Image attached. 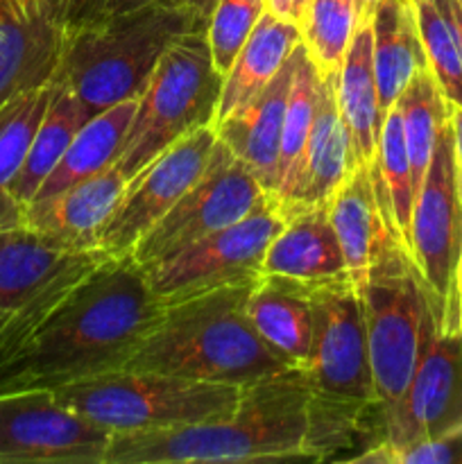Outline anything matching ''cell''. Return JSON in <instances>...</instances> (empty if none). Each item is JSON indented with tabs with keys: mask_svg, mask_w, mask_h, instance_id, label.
<instances>
[{
	"mask_svg": "<svg viewBox=\"0 0 462 464\" xmlns=\"http://www.w3.org/2000/svg\"><path fill=\"white\" fill-rule=\"evenodd\" d=\"M267 195L270 193L249 168L217 139L202 177L134 245L130 258L136 266L145 267L159 258L170 256L186 245L243 220Z\"/></svg>",
	"mask_w": 462,
	"mask_h": 464,
	"instance_id": "8fae6325",
	"label": "cell"
},
{
	"mask_svg": "<svg viewBox=\"0 0 462 464\" xmlns=\"http://www.w3.org/2000/svg\"><path fill=\"white\" fill-rule=\"evenodd\" d=\"M12 313L14 311H3V308H0V340H3V331H5V326H7V322H9V317H12Z\"/></svg>",
	"mask_w": 462,
	"mask_h": 464,
	"instance_id": "ee69618b",
	"label": "cell"
},
{
	"mask_svg": "<svg viewBox=\"0 0 462 464\" xmlns=\"http://www.w3.org/2000/svg\"><path fill=\"white\" fill-rule=\"evenodd\" d=\"M111 438L53 390L0 392V464H104Z\"/></svg>",
	"mask_w": 462,
	"mask_h": 464,
	"instance_id": "7c38bea8",
	"label": "cell"
},
{
	"mask_svg": "<svg viewBox=\"0 0 462 464\" xmlns=\"http://www.w3.org/2000/svg\"><path fill=\"white\" fill-rule=\"evenodd\" d=\"M403 121V139H406L408 159L412 170V188L415 195L424 184L426 170L433 159L435 143H438L439 130L448 121V104L435 82L430 68H424L406 91L397 100Z\"/></svg>",
	"mask_w": 462,
	"mask_h": 464,
	"instance_id": "f1b7e54d",
	"label": "cell"
},
{
	"mask_svg": "<svg viewBox=\"0 0 462 464\" xmlns=\"http://www.w3.org/2000/svg\"><path fill=\"white\" fill-rule=\"evenodd\" d=\"M408 249L430 295L439 331L457 329V266L462 258V190L451 121L439 130L424 184L417 193Z\"/></svg>",
	"mask_w": 462,
	"mask_h": 464,
	"instance_id": "ba28073f",
	"label": "cell"
},
{
	"mask_svg": "<svg viewBox=\"0 0 462 464\" xmlns=\"http://www.w3.org/2000/svg\"><path fill=\"white\" fill-rule=\"evenodd\" d=\"M428 68L448 109L462 107V32L448 0H412Z\"/></svg>",
	"mask_w": 462,
	"mask_h": 464,
	"instance_id": "4dcf8cb0",
	"label": "cell"
},
{
	"mask_svg": "<svg viewBox=\"0 0 462 464\" xmlns=\"http://www.w3.org/2000/svg\"><path fill=\"white\" fill-rule=\"evenodd\" d=\"M184 3H188L190 7H195L199 14H202V16L208 18V16H211L216 0H184Z\"/></svg>",
	"mask_w": 462,
	"mask_h": 464,
	"instance_id": "60d3db41",
	"label": "cell"
},
{
	"mask_svg": "<svg viewBox=\"0 0 462 464\" xmlns=\"http://www.w3.org/2000/svg\"><path fill=\"white\" fill-rule=\"evenodd\" d=\"M313 344L306 362L311 392L349 403H380L371 379L365 311L351 276L306 285Z\"/></svg>",
	"mask_w": 462,
	"mask_h": 464,
	"instance_id": "30bf717a",
	"label": "cell"
},
{
	"mask_svg": "<svg viewBox=\"0 0 462 464\" xmlns=\"http://www.w3.org/2000/svg\"><path fill=\"white\" fill-rule=\"evenodd\" d=\"M333 75L335 72L322 75L315 121H313L311 136L303 148L297 177L288 195L284 199H276L284 216L326 204L340 181L356 166L349 130L335 100Z\"/></svg>",
	"mask_w": 462,
	"mask_h": 464,
	"instance_id": "e0dca14e",
	"label": "cell"
},
{
	"mask_svg": "<svg viewBox=\"0 0 462 464\" xmlns=\"http://www.w3.org/2000/svg\"><path fill=\"white\" fill-rule=\"evenodd\" d=\"M379 3H380V0H356L358 14H361V23L362 21H371V16H374Z\"/></svg>",
	"mask_w": 462,
	"mask_h": 464,
	"instance_id": "ab89813d",
	"label": "cell"
},
{
	"mask_svg": "<svg viewBox=\"0 0 462 464\" xmlns=\"http://www.w3.org/2000/svg\"><path fill=\"white\" fill-rule=\"evenodd\" d=\"M333 89L351 139L353 161H374L385 116L380 109L374 57H371V21H362L358 25L342 66L333 75Z\"/></svg>",
	"mask_w": 462,
	"mask_h": 464,
	"instance_id": "7402d4cb",
	"label": "cell"
},
{
	"mask_svg": "<svg viewBox=\"0 0 462 464\" xmlns=\"http://www.w3.org/2000/svg\"><path fill=\"white\" fill-rule=\"evenodd\" d=\"M216 143V127H202L172 143L148 168H143L127 184L116 211L100 231L98 249L109 256H130L134 245L202 177Z\"/></svg>",
	"mask_w": 462,
	"mask_h": 464,
	"instance_id": "4fadbf2b",
	"label": "cell"
},
{
	"mask_svg": "<svg viewBox=\"0 0 462 464\" xmlns=\"http://www.w3.org/2000/svg\"><path fill=\"white\" fill-rule=\"evenodd\" d=\"M394 464H462V424L439 438L401 449Z\"/></svg>",
	"mask_w": 462,
	"mask_h": 464,
	"instance_id": "e575fe53",
	"label": "cell"
},
{
	"mask_svg": "<svg viewBox=\"0 0 462 464\" xmlns=\"http://www.w3.org/2000/svg\"><path fill=\"white\" fill-rule=\"evenodd\" d=\"M294 75L290 86L288 107L284 118V134H281L279 150V175H276L274 199H284L288 190L293 188L294 177H297L299 163H302L303 148L311 136L313 121H315L317 93H320L322 75L313 62L308 59L306 48L302 44L294 50Z\"/></svg>",
	"mask_w": 462,
	"mask_h": 464,
	"instance_id": "f546056e",
	"label": "cell"
},
{
	"mask_svg": "<svg viewBox=\"0 0 462 464\" xmlns=\"http://www.w3.org/2000/svg\"><path fill=\"white\" fill-rule=\"evenodd\" d=\"M68 32L53 12L0 0V107L25 91L53 84Z\"/></svg>",
	"mask_w": 462,
	"mask_h": 464,
	"instance_id": "2e32d148",
	"label": "cell"
},
{
	"mask_svg": "<svg viewBox=\"0 0 462 464\" xmlns=\"http://www.w3.org/2000/svg\"><path fill=\"white\" fill-rule=\"evenodd\" d=\"M371 57L383 116L428 68L412 0H380L371 16Z\"/></svg>",
	"mask_w": 462,
	"mask_h": 464,
	"instance_id": "d4e9b609",
	"label": "cell"
},
{
	"mask_svg": "<svg viewBox=\"0 0 462 464\" xmlns=\"http://www.w3.org/2000/svg\"><path fill=\"white\" fill-rule=\"evenodd\" d=\"M462 424V331H430L401 397L383 408L385 442L397 451Z\"/></svg>",
	"mask_w": 462,
	"mask_h": 464,
	"instance_id": "5bb4252c",
	"label": "cell"
},
{
	"mask_svg": "<svg viewBox=\"0 0 462 464\" xmlns=\"http://www.w3.org/2000/svg\"><path fill=\"white\" fill-rule=\"evenodd\" d=\"M457 3H460V5H462V0H457Z\"/></svg>",
	"mask_w": 462,
	"mask_h": 464,
	"instance_id": "7dc6e473",
	"label": "cell"
},
{
	"mask_svg": "<svg viewBox=\"0 0 462 464\" xmlns=\"http://www.w3.org/2000/svg\"><path fill=\"white\" fill-rule=\"evenodd\" d=\"M448 5H451V12H453V18H456L457 27H460L462 32V5L457 3V0H448Z\"/></svg>",
	"mask_w": 462,
	"mask_h": 464,
	"instance_id": "7bdbcfd3",
	"label": "cell"
},
{
	"mask_svg": "<svg viewBox=\"0 0 462 464\" xmlns=\"http://www.w3.org/2000/svg\"><path fill=\"white\" fill-rule=\"evenodd\" d=\"M208 18L184 0H154L120 14H104L68 32L54 82L71 89L91 116L140 98L168 45Z\"/></svg>",
	"mask_w": 462,
	"mask_h": 464,
	"instance_id": "277c9868",
	"label": "cell"
},
{
	"mask_svg": "<svg viewBox=\"0 0 462 464\" xmlns=\"http://www.w3.org/2000/svg\"><path fill=\"white\" fill-rule=\"evenodd\" d=\"M53 91L54 82L25 91L0 107V227L23 222V207L14 199L12 184L25 161Z\"/></svg>",
	"mask_w": 462,
	"mask_h": 464,
	"instance_id": "83f0119b",
	"label": "cell"
},
{
	"mask_svg": "<svg viewBox=\"0 0 462 464\" xmlns=\"http://www.w3.org/2000/svg\"><path fill=\"white\" fill-rule=\"evenodd\" d=\"M207 27L172 41L149 75L113 163L127 184L172 143L216 122L225 77L213 66Z\"/></svg>",
	"mask_w": 462,
	"mask_h": 464,
	"instance_id": "5b68a950",
	"label": "cell"
},
{
	"mask_svg": "<svg viewBox=\"0 0 462 464\" xmlns=\"http://www.w3.org/2000/svg\"><path fill=\"white\" fill-rule=\"evenodd\" d=\"M21 5L25 9H30V12H41V9H48V12H53L48 0H21Z\"/></svg>",
	"mask_w": 462,
	"mask_h": 464,
	"instance_id": "b9f144b4",
	"label": "cell"
},
{
	"mask_svg": "<svg viewBox=\"0 0 462 464\" xmlns=\"http://www.w3.org/2000/svg\"><path fill=\"white\" fill-rule=\"evenodd\" d=\"M299 44H302V30L297 23L284 21L272 12L263 14L222 80L216 122L225 121L249 100L256 98L274 80Z\"/></svg>",
	"mask_w": 462,
	"mask_h": 464,
	"instance_id": "cb8c5ba5",
	"label": "cell"
},
{
	"mask_svg": "<svg viewBox=\"0 0 462 464\" xmlns=\"http://www.w3.org/2000/svg\"><path fill=\"white\" fill-rule=\"evenodd\" d=\"M358 25L356 0H308L299 30L302 45L320 75L338 72Z\"/></svg>",
	"mask_w": 462,
	"mask_h": 464,
	"instance_id": "1f68e13d",
	"label": "cell"
},
{
	"mask_svg": "<svg viewBox=\"0 0 462 464\" xmlns=\"http://www.w3.org/2000/svg\"><path fill=\"white\" fill-rule=\"evenodd\" d=\"M252 285H225L163 304L161 317L122 370L245 388L294 367L249 322L245 302Z\"/></svg>",
	"mask_w": 462,
	"mask_h": 464,
	"instance_id": "3957f363",
	"label": "cell"
},
{
	"mask_svg": "<svg viewBox=\"0 0 462 464\" xmlns=\"http://www.w3.org/2000/svg\"><path fill=\"white\" fill-rule=\"evenodd\" d=\"M48 3H50V0H48ZM50 9H53V7H50Z\"/></svg>",
	"mask_w": 462,
	"mask_h": 464,
	"instance_id": "c3c4849f",
	"label": "cell"
},
{
	"mask_svg": "<svg viewBox=\"0 0 462 464\" xmlns=\"http://www.w3.org/2000/svg\"><path fill=\"white\" fill-rule=\"evenodd\" d=\"M365 311L371 379L380 406L403 394L417 370L435 315L406 243L392 245L358 284Z\"/></svg>",
	"mask_w": 462,
	"mask_h": 464,
	"instance_id": "52a82bcc",
	"label": "cell"
},
{
	"mask_svg": "<svg viewBox=\"0 0 462 464\" xmlns=\"http://www.w3.org/2000/svg\"><path fill=\"white\" fill-rule=\"evenodd\" d=\"M265 12L267 0H216L207 32L213 66L222 77L226 75L245 39Z\"/></svg>",
	"mask_w": 462,
	"mask_h": 464,
	"instance_id": "836d02e7",
	"label": "cell"
},
{
	"mask_svg": "<svg viewBox=\"0 0 462 464\" xmlns=\"http://www.w3.org/2000/svg\"><path fill=\"white\" fill-rule=\"evenodd\" d=\"M148 3H154V0H107L102 16L104 14L130 12V9H136V7H140V5H148Z\"/></svg>",
	"mask_w": 462,
	"mask_h": 464,
	"instance_id": "f35d334b",
	"label": "cell"
},
{
	"mask_svg": "<svg viewBox=\"0 0 462 464\" xmlns=\"http://www.w3.org/2000/svg\"><path fill=\"white\" fill-rule=\"evenodd\" d=\"M57 401L116 433H149L211 420H229L238 385L207 383L154 372H111L53 390Z\"/></svg>",
	"mask_w": 462,
	"mask_h": 464,
	"instance_id": "8992f818",
	"label": "cell"
},
{
	"mask_svg": "<svg viewBox=\"0 0 462 464\" xmlns=\"http://www.w3.org/2000/svg\"><path fill=\"white\" fill-rule=\"evenodd\" d=\"M261 275L281 276L302 285L349 276L326 204L285 216V225L272 238L263 258Z\"/></svg>",
	"mask_w": 462,
	"mask_h": 464,
	"instance_id": "ffe728a7",
	"label": "cell"
},
{
	"mask_svg": "<svg viewBox=\"0 0 462 464\" xmlns=\"http://www.w3.org/2000/svg\"><path fill=\"white\" fill-rule=\"evenodd\" d=\"M136 104H139V98L122 100V102L91 116L77 131L72 143L63 152L62 161L50 172L34 199L62 193V190L111 168L120 154L122 140H125L127 130L131 125Z\"/></svg>",
	"mask_w": 462,
	"mask_h": 464,
	"instance_id": "484cf974",
	"label": "cell"
},
{
	"mask_svg": "<svg viewBox=\"0 0 462 464\" xmlns=\"http://www.w3.org/2000/svg\"><path fill=\"white\" fill-rule=\"evenodd\" d=\"M311 381L303 367L240 388L238 411L149 433H116L104 464H247L303 460Z\"/></svg>",
	"mask_w": 462,
	"mask_h": 464,
	"instance_id": "7a4b0ae2",
	"label": "cell"
},
{
	"mask_svg": "<svg viewBox=\"0 0 462 464\" xmlns=\"http://www.w3.org/2000/svg\"><path fill=\"white\" fill-rule=\"evenodd\" d=\"M331 227L338 236L347 272L361 284L370 267L392 245L406 243L394 222L392 199L380 177L379 163H356L326 199Z\"/></svg>",
	"mask_w": 462,
	"mask_h": 464,
	"instance_id": "9a60e30c",
	"label": "cell"
},
{
	"mask_svg": "<svg viewBox=\"0 0 462 464\" xmlns=\"http://www.w3.org/2000/svg\"><path fill=\"white\" fill-rule=\"evenodd\" d=\"M376 163H379L380 177H383L390 199H392L394 222H397L399 231H401L403 240H406L408 245V238H410L412 208H415L417 195L415 188H412L410 159H408L406 139H403V121L397 104H394L383 118Z\"/></svg>",
	"mask_w": 462,
	"mask_h": 464,
	"instance_id": "d6a6232c",
	"label": "cell"
},
{
	"mask_svg": "<svg viewBox=\"0 0 462 464\" xmlns=\"http://www.w3.org/2000/svg\"><path fill=\"white\" fill-rule=\"evenodd\" d=\"M95 249H71L43 231L18 222L0 227V308L16 311Z\"/></svg>",
	"mask_w": 462,
	"mask_h": 464,
	"instance_id": "44dd1931",
	"label": "cell"
},
{
	"mask_svg": "<svg viewBox=\"0 0 462 464\" xmlns=\"http://www.w3.org/2000/svg\"><path fill=\"white\" fill-rule=\"evenodd\" d=\"M104 5L107 0H50L54 18L66 27V32L77 30L102 16Z\"/></svg>",
	"mask_w": 462,
	"mask_h": 464,
	"instance_id": "d590c367",
	"label": "cell"
},
{
	"mask_svg": "<svg viewBox=\"0 0 462 464\" xmlns=\"http://www.w3.org/2000/svg\"><path fill=\"white\" fill-rule=\"evenodd\" d=\"M448 121H451V130H453V152H456L457 181H460V190H462V107L451 109V111H448Z\"/></svg>",
	"mask_w": 462,
	"mask_h": 464,
	"instance_id": "74e56055",
	"label": "cell"
},
{
	"mask_svg": "<svg viewBox=\"0 0 462 464\" xmlns=\"http://www.w3.org/2000/svg\"><path fill=\"white\" fill-rule=\"evenodd\" d=\"M284 225V211L270 193L243 220L145 266L149 288L170 304L225 285L252 284L261 276L267 247Z\"/></svg>",
	"mask_w": 462,
	"mask_h": 464,
	"instance_id": "9c48e42d",
	"label": "cell"
},
{
	"mask_svg": "<svg viewBox=\"0 0 462 464\" xmlns=\"http://www.w3.org/2000/svg\"><path fill=\"white\" fill-rule=\"evenodd\" d=\"M308 0H267V12L274 16L284 18V21H293L302 25L303 16H306Z\"/></svg>",
	"mask_w": 462,
	"mask_h": 464,
	"instance_id": "8d00e7d4",
	"label": "cell"
},
{
	"mask_svg": "<svg viewBox=\"0 0 462 464\" xmlns=\"http://www.w3.org/2000/svg\"><path fill=\"white\" fill-rule=\"evenodd\" d=\"M297 50V48H294ZM294 50L274 80L245 107L216 122V134L249 168L267 193H274L285 107L294 75Z\"/></svg>",
	"mask_w": 462,
	"mask_h": 464,
	"instance_id": "ac0fdd59",
	"label": "cell"
},
{
	"mask_svg": "<svg viewBox=\"0 0 462 464\" xmlns=\"http://www.w3.org/2000/svg\"><path fill=\"white\" fill-rule=\"evenodd\" d=\"M256 334L294 367H306L313 344V308L306 285L261 275L245 302Z\"/></svg>",
	"mask_w": 462,
	"mask_h": 464,
	"instance_id": "603a6c76",
	"label": "cell"
},
{
	"mask_svg": "<svg viewBox=\"0 0 462 464\" xmlns=\"http://www.w3.org/2000/svg\"><path fill=\"white\" fill-rule=\"evenodd\" d=\"M161 313L143 267L130 256L102 258L0 365V392L57 390L120 372Z\"/></svg>",
	"mask_w": 462,
	"mask_h": 464,
	"instance_id": "6da1fadb",
	"label": "cell"
},
{
	"mask_svg": "<svg viewBox=\"0 0 462 464\" xmlns=\"http://www.w3.org/2000/svg\"><path fill=\"white\" fill-rule=\"evenodd\" d=\"M125 188L127 179L111 166L62 193L30 202L23 208V222L71 249H98L100 231L116 211Z\"/></svg>",
	"mask_w": 462,
	"mask_h": 464,
	"instance_id": "d6986e66",
	"label": "cell"
},
{
	"mask_svg": "<svg viewBox=\"0 0 462 464\" xmlns=\"http://www.w3.org/2000/svg\"><path fill=\"white\" fill-rule=\"evenodd\" d=\"M457 329L462 331V290L457 293Z\"/></svg>",
	"mask_w": 462,
	"mask_h": 464,
	"instance_id": "f6af8a7d",
	"label": "cell"
},
{
	"mask_svg": "<svg viewBox=\"0 0 462 464\" xmlns=\"http://www.w3.org/2000/svg\"><path fill=\"white\" fill-rule=\"evenodd\" d=\"M89 118L91 111L80 102V98L71 89L54 82L53 98H50L48 109H45L39 127H36L25 161H23L21 170L12 184L14 199L23 208L34 199V195L39 193L50 172L62 161L63 152Z\"/></svg>",
	"mask_w": 462,
	"mask_h": 464,
	"instance_id": "4316f807",
	"label": "cell"
},
{
	"mask_svg": "<svg viewBox=\"0 0 462 464\" xmlns=\"http://www.w3.org/2000/svg\"><path fill=\"white\" fill-rule=\"evenodd\" d=\"M462 290V258H460V266H457V293Z\"/></svg>",
	"mask_w": 462,
	"mask_h": 464,
	"instance_id": "bcb514c9",
	"label": "cell"
}]
</instances>
